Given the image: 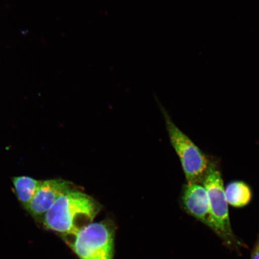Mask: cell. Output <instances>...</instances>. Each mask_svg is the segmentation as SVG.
Segmentation results:
<instances>
[{"mask_svg":"<svg viewBox=\"0 0 259 259\" xmlns=\"http://www.w3.org/2000/svg\"><path fill=\"white\" fill-rule=\"evenodd\" d=\"M101 205L85 193L72 189L64 193L44 215L46 228L65 237L76 234L92 223Z\"/></svg>","mask_w":259,"mask_h":259,"instance_id":"1","label":"cell"},{"mask_svg":"<svg viewBox=\"0 0 259 259\" xmlns=\"http://www.w3.org/2000/svg\"><path fill=\"white\" fill-rule=\"evenodd\" d=\"M202 184L208 194L212 231L230 250L241 254V248L247 245L239 241L233 232L221 171L215 163L210 162Z\"/></svg>","mask_w":259,"mask_h":259,"instance_id":"2","label":"cell"},{"mask_svg":"<svg viewBox=\"0 0 259 259\" xmlns=\"http://www.w3.org/2000/svg\"><path fill=\"white\" fill-rule=\"evenodd\" d=\"M115 226L111 220L91 223L65 239L79 259H113ZM66 239V238H65Z\"/></svg>","mask_w":259,"mask_h":259,"instance_id":"3","label":"cell"},{"mask_svg":"<svg viewBox=\"0 0 259 259\" xmlns=\"http://www.w3.org/2000/svg\"><path fill=\"white\" fill-rule=\"evenodd\" d=\"M166 122L168 134L182 164L187 183H201L210 161L187 136L171 121L163 106L160 105Z\"/></svg>","mask_w":259,"mask_h":259,"instance_id":"4","label":"cell"},{"mask_svg":"<svg viewBox=\"0 0 259 259\" xmlns=\"http://www.w3.org/2000/svg\"><path fill=\"white\" fill-rule=\"evenodd\" d=\"M74 189L72 183L61 179L41 181L36 193L26 208L32 216L45 215L61 196Z\"/></svg>","mask_w":259,"mask_h":259,"instance_id":"5","label":"cell"},{"mask_svg":"<svg viewBox=\"0 0 259 259\" xmlns=\"http://www.w3.org/2000/svg\"><path fill=\"white\" fill-rule=\"evenodd\" d=\"M186 211L198 221L212 229L208 194L201 183H187L184 186L181 196Z\"/></svg>","mask_w":259,"mask_h":259,"instance_id":"6","label":"cell"},{"mask_svg":"<svg viewBox=\"0 0 259 259\" xmlns=\"http://www.w3.org/2000/svg\"><path fill=\"white\" fill-rule=\"evenodd\" d=\"M225 189L227 202L234 208H242L248 205L252 199L251 188L241 181H232Z\"/></svg>","mask_w":259,"mask_h":259,"instance_id":"7","label":"cell"},{"mask_svg":"<svg viewBox=\"0 0 259 259\" xmlns=\"http://www.w3.org/2000/svg\"><path fill=\"white\" fill-rule=\"evenodd\" d=\"M16 196L26 209L33 198L41 181L30 177L21 176L13 178Z\"/></svg>","mask_w":259,"mask_h":259,"instance_id":"8","label":"cell"},{"mask_svg":"<svg viewBox=\"0 0 259 259\" xmlns=\"http://www.w3.org/2000/svg\"><path fill=\"white\" fill-rule=\"evenodd\" d=\"M250 259H259V233L256 241L252 249Z\"/></svg>","mask_w":259,"mask_h":259,"instance_id":"9","label":"cell"}]
</instances>
